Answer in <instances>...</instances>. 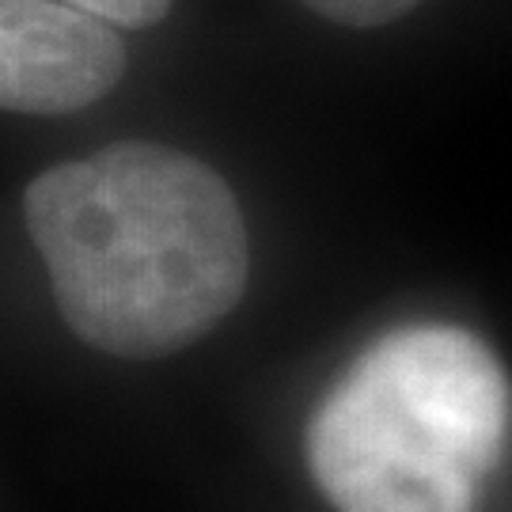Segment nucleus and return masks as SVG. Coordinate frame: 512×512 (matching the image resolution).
Wrapping results in <instances>:
<instances>
[{
    "instance_id": "f257e3e1",
    "label": "nucleus",
    "mask_w": 512,
    "mask_h": 512,
    "mask_svg": "<svg viewBox=\"0 0 512 512\" xmlns=\"http://www.w3.org/2000/svg\"><path fill=\"white\" fill-rule=\"evenodd\" d=\"M23 220L76 338L114 357H167L228 319L251 243L236 194L179 148L118 141L42 171Z\"/></svg>"
},
{
    "instance_id": "f03ea898",
    "label": "nucleus",
    "mask_w": 512,
    "mask_h": 512,
    "mask_svg": "<svg viewBox=\"0 0 512 512\" xmlns=\"http://www.w3.org/2000/svg\"><path fill=\"white\" fill-rule=\"evenodd\" d=\"M512 384L478 334L414 323L376 338L308 421L315 486L338 512H475L505 456Z\"/></svg>"
},
{
    "instance_id": "7ed1b4c3",
    "label": "nucleus",
    "mask_w": 512,
    "mask_h": 512,
    "mask_svg": "<svg viewBox=\"0 0 512 512\" xmlns=\"http://www.w3.org/2000/svg\"><path fill=\"white\" fill-rule=\"evenodd\" d=\"M114 23L61 0H0V103L16 114H73L122 80Z\"/></svg>"
},
{
    "instance_id": "20e7f679",
    "label": "nucleus",
    "mask_w": 512,
    "mask_h": 512,
    "mask_svg": "<svg viewBox=\"0 0 512 512\" xmlns=\"http://www.w3.org/2000/svg\"><path fill=\"white\" fill-rule=\"evenodd\" d=\"M300 4L330 23L368 31V27H384V23L410 16L421 0H300Z\"/></svg>"
},
{
    "instance_id": "39448f33",
    "label": "nucleus",
    "mask_w": 512,
    "mask_h": 512,
    "mask_svg": "<svg viewBox=\"0 0 512 512\" xmlns=\"http://www.w3.org/2000/svg\"><path fill=\"white\" fill-rule=\"evenodd\" d=\"M61 4H73L80 12H92L114 27H133V31L152 27L171 12V0H61Z\"/></svg>"
}]
</instances>
